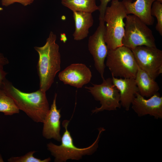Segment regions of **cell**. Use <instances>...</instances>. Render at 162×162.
I'll return each instance as SVG.
<instances>
[{
    "instance_id": "6da1fadb",
    "label": "cell",
    "mask_w": 162,
    "mask_h": 162,
    "mask_svg": "<svg viewBox=\"0 0 162 162\" xmlns=\"http://www.w3.org/2000/svg\"><path fill=\"white\" fill-rule=\"evenodd\" d=\"M1 88L13 99L20 110L34 122H43L50 109L46 92L40 89L30 93L22 92L6 78Z\"/></svg>"
},
{
    "instance_id": "7a4b0ae2",
    "label": "cell",
    "mask_w": 162,
    "mask_h": 162,
    "mask_svg": "<svg viewBox=\"0 0 162 162\" xmlns=\"http://www.w3.org/2000/svg\"><path fill=\"white\" fill-rule=\"evenodd\" d=\"M56 39V35L51 31L44 46L34 47L39 55L37 70L39 89L45 92L50 88L61 69V55Z\"/></svg>"
},
{
    "instance_id": "3957f363",
    "label": "cell",
    "mask_w": 162,
    "mask_h": 162,
    "mask_svg": "<svg viewBox=\"0 0 162 162\" xmlns=\"http://www.w3.org/2000/svg\"><path fill=\"white\" fill-rule=\"evenodd\" d=\"M69 122L65 120L62 122L65 131L62 137L61 144L57 145L50 142L47 144V149L54 157L55 162H65L68 159L79 160L83 156L93 154L98 148L102 133L105 130L104 128H99L98 136L94 142L88 147L80 148L74 145L73 139L68 130V127Z\"/></svg>"
},
{
    "instance_id": "277c9868",
    "label": "cell",
    "mask_w": 162,
    "mask_h": 162,
    "mask_svg": "<svg viewBox=\"0 0 162 162\" xmlns=\"http://www.w3.org/2000/svg\"><path fill=\"white\" fill-rule=\"evenodd\" d=\"M127 15L123 3L119 0H112L110 6L107 7L104 20L106 23L104 39L108 50L123 46L122 41L125 26L124 19Z\"/></svg>"
},
{
    "instance_id": "5b68a950",
    "label": "cell",
    "mask_w": 162,
    "mask_h": 162,
    "mask_svg": "<svg viewBox=\"0 0 162 162\" xmlns=\"http://www.w3.org/2000/svg\"><path fill=\"white\" fill-rule=\"evenodd\" d=\"M106 65L115 77L135 79L138 66L132 50L122 46L108 50Z\"/></svg>"
},
{
    "instance_id": "8992f818",
    "label": "cell",
    "mask_w": 162,
    "mask_h": 162,
    "mask_svg": "<svg viewBox=\"0 0 162 162\" xmlns=\"http://www.w3.org/2000/svg\"><path fill=\"white\" fill-rule=\"evenodd\" d=\"M122 40L123 46L130 50L145 46L156 47L155 39L152 30L148 25L135 15H128Z\"/></svg>"
},
{
    "instance_id": "52a82bcc",
    "label": "cell",
    "mask_w": 162,
    "mask_h": 162,
    "mask_svg": "<svg viewBox=\"0 0 162 162\" xmlns=\"http://www.w3.org/2000/svg\"><path fill=\"white\" fill-rule=\"evenodd\" d=\"M92 85V86H86L85 88L101 104L100 107H96L92 110V113L104 110H116L117 108H121L119 92L114 85L112 78L104 79L101 84Z\"/></svg>"
},
{
    "instance_id": "ba28073f",
    "label": "cell",
    "mask_w": 162,
    "mask_h": 162,
    "mask_svg": "<svg viewBox=\"0 0 162 162\" xmlns=\"http://www.w3.org/2000/svg\"><path fill=\"white\" fill-rule=\"evenodd\" d=\"M138 67L155 80L162 73V51L156 47L138 46L131 50Z\"/></svg>"
},
{
    "instance_id": "9c48e42d",
    "label": "cell",
    "mask_w": 162,
    "mask_h": 162,
    "mask_svg": "<svg viewBox=\"0 0 162 162\" xmlns=\"http://www.w3.org/2000/svg\"><path fill=\"white\" fill-rule=\"evenodd\" d=\"M105 30L104 20H100L96 30L88 38V50L93 58L95 67L102 80L104 79V61L108 51L104 39Z\"/></svg>"
},
{
    "instance_id": "30bf717a",
    "label": "cell",
    "mask_w": 162,
    "mask_h": 162,
    "mask_svg": "<svg viewBox=\"0 0 162 162\" xmlns=\"http://www.w3.org/2000/svg\"><path fill=\"white\" fill-rule=\"evenodd\" d=\"M131 105L139 117L149 115L156 119L162 118V97L158 92L147 99L137 92Z\"/></svg>"
},
{
    "instance_id": "8fae6325",
    "label": "cell",
    "mask_w": 162,
    "mask_h": 162,
    "mask_svg": "<svg viewBox=\"0 0 162 162\" xmlns=\"http://www.w3.org/2000/svg\"><path fill=\"white\" fill-rule=\"evenodd\" d=\"M59 80L64 84L80 88L90 81L92 74L90 69L82 63L72 64L60 72Z\"/></svg>"
},
{
    "instance_id": "7c38bea8",
    "label": "cell",
    "mask_w": 162,
    "mask_h": 162,
    "mask_svg": "<svg viewBox=\"0 0 162 162\" xmlns=\"http://www.w3.org/2000/svg\"><path fill=\"white\" fill-rule=\"evenodd\" d=\"M57 94L55 93L52 104L46 115L43 123L42 135L47 139H53L61 142L62 137L61 129L60 110L58 109L56 105Z\"/></svg>"
},
{
    "instance_id": "4fadbf2b",
    "label": "cell",
    "mask_w": 162,
    "mask_h": 162,
    "mask_svg": "<svg viewBox=\"0 0 162 162\" xmlns=\"http://www.w3.org/2000/svg\"><path fill=\"white\" fill-rule=\"evenodd\" d=\"M155 0H123L127 15L132 14L138 17L148 26L152 25L154 18L151 14L152 4Z\"/></svg>"
},
{
    "instance_id": "5bb4252c",
    "label": "cell",
    "mask_w": 162,
    "mask_h": 162,
    "mask_svg": "<svg viewBox=\"0 0 162 162\" xmlns=\"http://www.w3.org/2000/svg\"><path fill=\"white\" fill-rule=\"evenodd\" d=\"M112 79L114 85L119 91L121 106L128 111L136 93L139 92L135 79L118 78L113 76Z\"/></svg>"
},
{
    "instance_id": "9a60e30c",
    "label": "cell",
    "mask_w": 162,
    "mask_h": 162,
    "mask_svg": "<svg viewBox=\"0 0 162 162\" xmlns=\"http://www.w3.org/2000/svg\"><path fill=\"white\" fill-rule=\"evenodd\" d=\"M75 30L73 34L74 39L80 40L86 38L89 34V28L93 25L94 20L92 13L73 12Z\"/></svg>"
},
{
    "instance_id": "2e32d148",
    "label": "cell",
    "mask_w": 162,
    "mask_h": 162,
    "mask_svg": "<svg viewBox=\"0 0 162 162\" xmlns=\"http://www.w3.org/2000/svg\"><path fill=\"white\" fill-rule=\"evenodd\" d=\"M135 80L139 93L144 97H150L158 92L160 89L155 80L139 67Z\"/></svg>"
},
{
    "instance_id": "e0dca14e",
    "label": "cell",
    "mask_w": 162,
    "mask_h": 162,
    "mask_svg": "<svg viewBox=\"0 0 162 162\" xmlns=\"http://www.w3.org/2000/svg\"><path fill=\"white\" fill-rule=\"evenodd\" d=\"M64 6L73 12H81L92 13L98 10L96 0H61Z\"/></svg>"
},
{
    "instance_id": "ac0fdd59",
    "label": "cell",
    "mask_w": 162,
    "mask_h": 162,
    "mask_svg": "<svg viewBox=\"0 0 162 162\" xmlns=\"http://www.w3.org/2000/svg\"><path fill=\"white\" fill-rule=\"evenodd\" d=\"M0 112L7 116H11L20 112L13 99L2 88H0Z\"/></svg>"
},
{
    "instance_id": "d6986e66",
    "label": "cell",
    "mask_w": 162,
    "mask_h": 162,
    "mask_svg": "<svg viewBox=\"0 0 162 162\" xmlns=\"http://www.w3.org/2000/svg\"><path fill=\"white\" fill-rule=\"evenodd\" d=\"M152 16L157 18V23L155 28L160 35H162V3L155 1L153 3L151 9Z\"/></svg>"
},
{
    "instance_id": "ffe728a7",
    "label": "cell",
    "mask_w": 162,
    "mask_h": 162,
    "mask_svg": "<svg viewBox=\"0 0 162 162\" xmlns=\"http://www.w3.org/2000/svg\"><path fill=\"white\" fill-rule=\"evenodd\" d=\"M36 152L31 151L23 156L12 157L8 159V161L9 162H49L51 160L50 157L41 160L34 157L33 154Z\"/></svg>"
},
{
    "instance_id": "44dd1931",
    "label": "cell",
    "mask_w": 162,
    "mask_h": 162,
    "mask_svg": "<svg viewBox=\"0 0 162 162\" xmlns=\"http://www.w3.org/2000/svg\"><path fill=\"white\" fill-rule=\"evenodd\" d=\"M34 0H1L2 5L8 7L15 3H18L26 6L32 4Z\"/></svg>"
},
{
    "instance_id": "7402d4cb",
    "label": "cell",
    "mask_w": 162,
    "mask_h": 162,
    "mask_svg": "<svg viewBox=\"0 0 162 162\" xmlns=\"http://www.w3.org/2000/svg\"><path fill=\"white\" fill-rule=\"evenodd\" d=\"M100 4L98 6V10L99 11V20H104L105 13L108 3L111 0H99Z\"/></svg>"
},
{
    "instance_id": "603a6c76",
    "label": "cell",
    "mask_w": 162,
    "mask_h": 162,
    "mask_svg": "<svg viewBox=\"0 0 162 162\" xmlns=\"http://www.w3.org/2000/svg\"><path fill=\"white\" fill-rule=\"evenodd\" d=\"M7 73L4 70L3 66L0 65V88H1L3 83L6 79Z\"/></svg>"
},
{
    "instance_id": "cb8c5ba5",
    "label": "cell",
    "mask_w": 162,
    "mask_h": 162,
    "mask_svg": "<svg viewBox=\"0 0 162 162\" xmlns=\"http://www.w3.org/2000/svg\"><path fill=\"white\" fill-rule=\"evenodd\" d=\"M8 59L5 57L4 54L0 53V65L4 66L9 63Z\"/></svg>"
},
{
    "instance_id": "d4e9b609",
    "label": "cell",
    "mask_w": 162,
    "mask_h": 162,
    "mask_svg": "<svg viewBox=\"0 0 162 162\" xmlns=\"http://www.w3.org/2000/svg\"><path fill=\"white\" fill-rule=\"evenodd\" d=\"M4 161L3 160V159L2 158V157L0 153V162H3Z\"/></svg>"
},
{
    "instance_id": "484cf974",
    "label": "cell",
    "mask_w": 162,
    "mask_h": 162,
    "mask_svg": "<svg viewBox=\"0 0 162 162\" xmlns=\"http://www.w3.org/2000/svg\"><path fill=\"white\" fill-rule=\"evenodd\" d=\"M155 0L159 2L162 3V0Z\"/></svg>"
}]
</instances>
